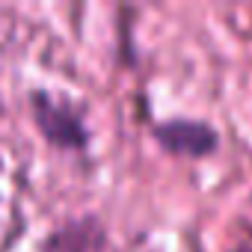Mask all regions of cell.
Here are the masks:
<instances>
[{"mask_svg": "<svg viewBox=\"0 0 252 252\" xmlns=\"http://www.w3.org/2000/svg\"><path fill=\"white\" fill-rule=\"evenodd\" d=\"M155 140L160 143L163 152L178 155V158H208L217 152L220 137L208 122L196 119H169L155 128Z\"/></svg>", "mask_w": 252, "mask_h": 252, "instance_id": "2", "label": "cell"}, {"mask_svg": "<svg viewBox=\"0 0 252 252\" xmlns=\"http://www.w3.org/2000/svg\"><path fill=\"white\" fill-rule=\"evenodd\" d=\"M30 107H33V119L36 128L42 131V137L57 146V149H68V152H80L89 143V131L83 119L77 116V110L65 101H57L51 92L36 89L30 95Z\"/></svg>", "mask_w": 252, "mask_h": 252, "instance_id": "1", "label": "cell"}, {"mask_svg": "<svg viewBox=\"0 0 252 252\" xmlns=\"http://www.w3.org/2000/svg\"><path fill=\"white\" fill-rule=\"evenodd\" d=\"M237 252H252V249H237Z\"/></svg>", "mask_w": 252, "mask_h": 252, "instance_id": "4", "label": "cell"}, {"mask_svg": "<svg viewBox=\"0 0 252 252\" xmlns=\"http://www.w3.org/2000/svg\"><path fill=\"white\" fill-rule=\"evenodd\" d=\"M39 252H107V231L95 217H80L57 225Z\"/></svg>", "mask_w": 252, "mask_h": 252, "instance_id": "3", "label": "cell"}]
</instances>
